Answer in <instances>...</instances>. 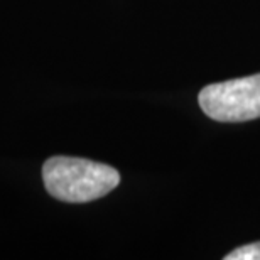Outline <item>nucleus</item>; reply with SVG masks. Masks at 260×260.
I'll return each mask as SVG.
<instances>
[{"mask_svg":"<svg viewBox=\"0 0 260 260\" xmlns=\"http://www.w3.org/2000/svg\"><path fill=\"white\" fill-rule=\"evenodd\" d=\"M48 193L64 203H88L107 196L120 183V174L112 166L81 157L54 155L43 166Z\"/></svg>","mask_w":260,"mask_h":260,"instance_id":"1","label":"nucleus"},{"mask_svg":"<svg viewBox=\"0 0 260 260\" xmlns=\"http://www.w3.org/2000/svg\"><path fill=\"white\" fill-rule=\"evenodd\" d=\"M201 110L216 122L260 118V73L205 86L198 96Z\"/></svg>","mask_w":260,"mask_h":260,"instance_id":"2","label":"nucleus"},{"mask_svg":"<svg viewBox=\"0 0 260 260\" xmlns=\"http://www.w3.org/2000/svg\"><path fill=\"white\" fill-rule=\"evenodd\" d=\"M225 260H260V242L235 248L225 255Z\"/></svg>","mask_w":260,"mask_h":260,"instance_id":"3","label":"nucleus"}]
</instances>
